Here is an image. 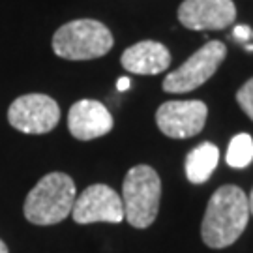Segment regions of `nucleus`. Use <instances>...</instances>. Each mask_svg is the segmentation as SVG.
Listing matches in <instances>:
<instances>
[{"label": "nucleus", "instance_id": "nucleus-1", "mask_svg": "<svg viewBox=\"0 0 253 253\" xmlns=\"http://www.w3.org/2000/svg\"><path fill=\"white\" fill-rule=\"evenodd\" d=\"M250 216L248 197L238 186L227 184L217 188L208 201L203 217V242L214 250L229 248L244 233Z\"/></svg>", "mask_w": 253, "mask_h": 253}, {"label": "nucleus", "instance_id": "nucleus-2", "mask_svg": "<svg viewBox=\"0 0 253 253\" xmlns=\"http://www.w3.org/2000/svg\"><path fill=\"white\" fill-rule=\"evenodd\" d=\"M75 195L73 178L66 172H49L25 199V217L34 225H54L72 214Z\"/></svg>", "mask_w": 253, "mask_h": 253}, {"label": "nucleus", "instance_id": "nucleus-3", "mask_svg": "<svg viewBox=\"0 0 253 253\" xmlns=\"http://www.w3.org/2000/svg\"><path fill=\"white\" fill-rule=\"evenodd\" d=\"M162 180L150 165H135L127 171L122 184L124 219L135 229H146L154 223L160 210Z\"/></svg>", "mask_w": 253, "mask_h": 253}, {"label": "nucleus", "instance_id": "nucleus-4", "mask_svg": "<svg viewBox=\"0 0 253 253\" xmlns=\"http://www.w3.org/2000/svg\"><path fill=\"white\" fill-rule=\"evenodd\" d=\"M113 34L96 19H77L54 32L53 51L66 60H92L113 49Z\"/></svg>", "mask_w": 253, "mask_h": 253}, {"label": "nucleus", "instance_id": "nucleus-5", "mask_svg": "<svg viewBox=\"0 0 253 253\" xmlns=\"http://www.w3.org/2000/svg\"><path fill=\"white\" fill-rule=\"evenodd\" d=\"M227 47L223 42H207L197 53H193L178 70L163 79V90L169 94H186L199 88L217 72L219 64L225 60Z\"/></svg>", "mask_w": 253, "mask_h": 253}, {"label": "nucleus", "instance_id": "nucleus-6", "mask_svg": "<svg viewBox=\"0 0 253 253\" xmlns=\"http://www.w3.org/2000/svg\"><path fill=\"white\" fill-rule=\"evenodd\" d=\"M8 120L23 133L42 135L56 127L60 120V107L47 94H25L9 105Z\"/></svg>", "mask_w": 253, "mask_h": 253}, {"label": "nucleus", "instance_id": "nucleus-7", "mask_svg": "<svg viewBox=\"0 0 253 253\" xmlns=\"http://www.w3.org/2000/svg\"><path fill=\"white\" fill-rule=\"evenodd\" d=\"M208 109L201 100H171L156 111V124L171 139H190L203 131Z\"/></svg>", "mask_w": 253, "mask_h": 253}, {"label": "nucleus", "instance_id": "nucleus-8", "mask_svg": "<svg viewBox=\"0 0 253 253\" xmlns=\"http://www.w3.org/2000/svg\"><path fill=\"white\" fill-rule=\"evenodd\" d=\"M72 216L77 223H120L124 219L122 197L107 184H92L75 199Z\"/></svg>", "mask_w": 253, "mask_h": 253}, {"label": "nucleus", "instance_id": "nucleus-9", "mask_svg": "<svg viewBox=\"0 0 253 253\" xmlns=\"http://www.w3.org/2000/svg\"><path fill=\"white\" fill-rule=\"evenodd\" d=\"M236 19L233 0H184L178 21L190 30H223Z\"/></svg>", "mask_w": 253, "mask_h": 253}, {"label": "nucleus", "instance_id": "nucleus-10", "mask_svg": "<svg viewBox=\"0 0 253 253\" xmlns=\"http://www.w3.org/2000/svg\"><path fill=\"white\" fill-rule=\"evenodd\" d=\"M113 126V115L103 103L96 100L75 101L68 115V129L79 141H92L107 135Z\"/></svg>", "mask_w": 253, "mask_h": 253}, {"label": "nucleus", "instance_id": "nucleus-11", "mask_svg": "<svg viewBox=\"0 0 253 253\" xmlns=\"http://www.w3.org/2000/svg\"><path fill=\"white\" fill-rule=\"evenodd\" d=\"M120 62L126 72L133 75H158L169 68L171 53L163 43L146 40L127 47L122 53Z\"/></svg>", "mask_w": 253, "mask_h": 253}, {"label": "nucleus", "instance_id": "nucleus-12", "mask_svg": "<svg viewBox=\"0 0 253 253\" xmlns=\"http://www.w3.org/2000/svg\"><path fill=\"white\" fill-rule=\"evenodd\" d=\"M219 162V150L212 143H201L186 158V178L191 184H205Z\"/></svg>", "mask_w": 253, "mask_h": 253}, {"label": "nucleus", "instance_id": "nucleus-13", "mask_svg": "<svg viewBox=\"0 0 253 253\" xmlns=\"http://www.w3.org/2000/svg\"><path fill=\"white\" fill-rule=\"evenodd\" d=\"M227 165L233 169H244L253 162V139L248 133H238L231 139L227 148Z\"/></svg>", "mask_w": 253, "mask_h": 253}, {"label": "nucleus", "instance_id": "nucleus-14", "mask_svg": "<svg viewBox=\"0 0 253 253\" xmlns=\"http://www.w3.org/2000/svg\"><path fill=\"white\" fill-rule=\"evenodd\" d=\"M236 101H238V105L242 107V111H244L246 115L253 120V77L238 88V92H236Z\"/></svg>", "mask_w": 253, "mask_h": 253}, {"label": "nucleus", "instance_id": "nucleus-15", "mask_svg": "<svg viewBox=\"0 0 253 253\" xmlns=\"http://www.w3.org/2000/svg\"><path fill=\"white\" fill-rule=\"evenodd\" d=\"M233 34H235L236 40H240V42H248L250 38H253V32L250 27H246V25H236L235 30H233Z\"/></svg>", "mask_w": 253, "mask_h": 253}, {"label": "nucleus", "instance_id": "nucleus-16", "mask_svg": "<svg viewBox=\"0 0 253 253\" xmlns=\"http://www.w3.org/2000/svg\"><path fill=\"white\" fill-rule=\"evenodd\" d=\"M129 84H131V81L127 79V77H120L117 83V88L118 90H127L129 88Z\"/></svg>", "mask_w": 253, "mask_h": 253}, {"label": "nucleus", "instance_id": "nucleus-17", "mask_svg": "<svg viewBox=\"0 0 253 253\" xmlns=\"http://www.w3.org/2000/svg\"><path fill=\"white\" fill-rule=\"evenodd\" d=\"M248 203H250V214L253 216V190H252V195L248 197Z\"/></svg>", "mask_w": 253, "mask_h": 253}, {"label": "nucleus", "instance_id": "nucleus-18", "mask_svg": "<svg viewBox=\"0 0 253 253\" xmlns=\"http://www.w3.org/2000/svg\"><path fill=\"white\" fill-rule=\"evenodd\" d=\"M0 253H8V246L0 240Z\"/></svg>", "mask_w": 253, "mask_h": 253}]
</instances>
